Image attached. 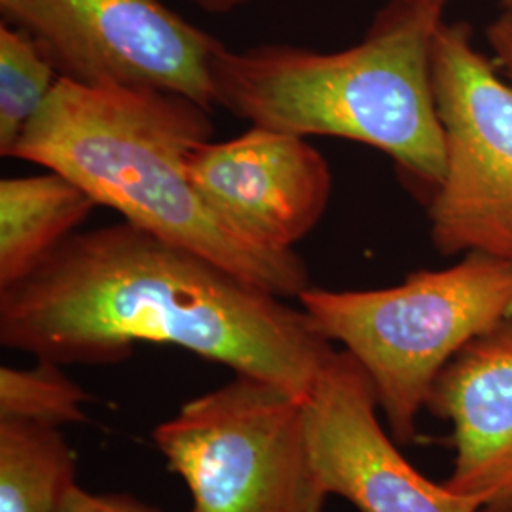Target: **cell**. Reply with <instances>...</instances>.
I'll list each match as a JSON object with an SVG mask.
<instances>
[{
	"label": "cell",
	"mask_w": 512,
	"mask_h": 512,
	"mask_svg": "<svg viewBox=\"0 0 512 512\" xmlns=\"http://www.w3.org/2000/svg\"><path fill=\"white\" fill-rule=\"evenodd\" d=\"M0 342L57 365L177 346L300 397L336 351L302 308L129 222L74 232L0 289Z\"/></svg>",
	"instance_id": "cell-1"
},
{
	"label": "cell",
	"mask_w": 512,
	"mask_h": 512,
	"mask_svg": "<svg viewBox=\"0 0 512 512\" xmlns=\"http://www.w3.org/2000/svg\"><path fill=\"white\" fill-rule=\"evenodd\" d=\"M211 110L173 93L88 88L59 78L8 158L57 171L124 222L205 256L279 298L310 289L296 251L234 230L192 183L188 160L211 141Z\"/></svg>",
	"instance_id": "cell-2"
},
{
	"label": "cell",
	"mask_w": 512,
	"mask_h": 512,
	"mask_svg": "<svg viewBox=\"0 0 512 512\" xmlns=\"http://www.w3.org/2000/svg\"><path fill=\"white\" fill-rule=\"evenodd\" d=\"M440 21L389 0L348 50L224 46L211 65L215 105L251 126L376 148L431 198L444 175L431 82V40Z\"/></svg>",
	"instance_id": "cell-3"
},
{
	"label": "cell",
	"mask_w": 512,
	"mask_h": 512,
	"mask_svg": "<svg viewBox=\"0 0 512 512\" xmlns=\"http://www.w3.org/2000/svg\"><path fill=\"white\" fill-rule=\"evenodd\" d=\"M298 302L325 338L363 366L389 435L408 444L440 372L478 336L512 319V262L469 253L387 289L310 287Z\"/></svg>",
	"instance_id": "cell-4"
},
{
	"label": "cell",
	"mask_w": 512,
	"mask_h": 512,
	"mask_svg": "<svg viewBox=\"0 0 512 512\" xmlns=\"http://www.w3.org/2000/svg\"><path fill=\"white\" fill-rule=\"evenodd\" d=\"M154 442L192 497L190 512H325L308 397L236 374L156 427Z\"/></svg>",
	"instance_id": "cell-5"
},
{
	"label": "cell",
	"mask_w": 512,
	"mask_h": 512,
	"mask_svg": "<svg viewBox=\"0 0 512 512\" xmlns=\"http://www.w3.org/2000/svg\"><path fill=\"white\" fill-rule=\"evenodd\" d=\"M431 82L444 137V175L431 194L429 236L442 256L512 262V88L478 52L469 23L440 21Z\"/></svg>",
	"instance_id": "cell-6"
},
{
	"label": "cell",
	"mask_w": 512,
	"mask_h": 512,
	"mask_svg": "<svg viewBox=\"0 0 512 512\" xmlns=\"http://www.w3.org/2000/svg\"><path fill=\"white\" fill-rule=\"evenodd\" d=\"M0 12L35 38L61 78L215 107L211 65L224 44L160 0H0Z\"/></svg>",
	"instance_id": "cell-7"
},
{
	"label": "cell",
	"mask_w": 512,
	"mask_h": 512,
	"mask_svg": "<svg viewBox=\"0 0 512 512\" xmlns=\"http://www.w3.org/2000/svg\"><path fill=\"white\" fill-rule=\"evenodd\" d=\"M378 414L363 366L334 351L308 395L311 452L327 494L359 512H478L473 499L421 475Z\"/></svg>",
	"instance_id": "cell-8"
},
{
	"label": "cell",
	"mask_w": 512,
	"mask_h": 512,
	"mask_svg": "<svg viewBox=\"0 0 512 512\" xmlns=\"http://www.w3.org/2000/svg\"><path fill=\"white\" fill-rule=\"evenodd\" d=\"M188 171L222 219L270 249L294 251L329 209V162L293 133L251 126L230 141H205Z\"/></svg>",
	"instance_id": "cell-9"
},
{
	"label": "cell",
	"mask_w": 512,
	"mask_h": 512,
	"mask_svg": "<svg viewBox=\"0 0 512 512\" xmlns=\"http://www.w3.org/2000/svg\"><path fill=\"white\" fill-rule=\"evenodd\" d=\"M427 410L452 427L456 456L444 484L478 512H512V319L454 357Z\"/></svg>",
	"instance_id": "cell-10"
},
{
	"label": "cell",
	"mask_w": 512,
	"mask_h": 512,
	"mask_svg": "<svg viewBox=\"0 0 512 512\" xmlns=\"http://www.w3.org/2000/svg\"><path fill=\"white\" fill-rule=\"evenodd\" d=\"M97 203L69 177L48 169L42 175L0 181V289L31 274Z\"/></svg>",
	"instance_id": "cell-11"
},
{
	"label": "cell",
	"mask_w": 512,
	"mask_h": 512,
	"mask_svg": "<svg viewBox=\"0 0 512 512\" xmlns=\"http://www.w3.org/2000/svg\"><path fill=\"white\" fill-rule=\"evenodd\" d=\"M74 475L73 450L59 427L0 420V512H59Z\"/></svg>",
	"instance_id": "cell-12"
},
{
	"label": "cell",
	"mask_w": 512,
	"mask_h": 512,
	"mask_svg": "<svg viewBox=\"0 0 512 512\" xmlns=\"http://www.w3.org/2000/svg\"><path fill=\"white\" fill-rule=\"evenodd\" d=\"M44 50L18 27L0 25V156L8 158L59 82Z\"/></svg>",
	"instance_id": "cell-13"
},
{
	"label": "cell",
	"mask_w": 512,
	"mask_h": 512,
	"mask_svg": "<svg viewBox=\"0 0 512 512\" xmlns=\"http://www.w3.org/2000/svg\"><path fill=\"white\" fill-rule=\"evenodd\" d=\"M86 391L74 384L61 365L38 359L33 368H0V420L33 421L59 427L82 423Z\"/></svg>",
	"instance_id": "cell-14"
},
{
	"label": "cell",
	"mask_w": 512,
	"mask_h": 512,
	"mask_svg": "<svg viewBox=\"0 0 512 512\" xmlns=\"http://www.w3.org/2000/svg\"><path fill=\"white\" fill-rule=\"evenodd\" d=\"M59 512H158L129 495L90 494L78 484L65 497Z\"/></svg>",
	"instance_id": "cell-15"
},
{
	"label": "cell",
	"mask_w": 512,
	"mask_h": 512,
	"mask_svg": "<svg viewBox=\"0 0 512 512\" xmlns=\"http://www.w3.org/2000/svg\"><path fill=\"white\" fill-rule=\"evenodd\" d=\"M486 38L494 54L497 69L512 88V6L501 10V14L488 25Z\"/></svg>",
	"instance_id": "cell-16"
},
{
	"label": "cell",
	"mask_w": 512,
	"mask_h": 512,
	"mask_svg": "<svg viewBox=\"0 0 512 512\" xmlns=\"http://www.w3.org/2000/svg\"><path fill=\"white\" fill-rule=\"evenodd\" d=\"M393 4L406 8V10H414V12H423V14H433V16H439L442 18V12H444V6L450 2V0H391ZM501 6L507 8L512 6V0H501Z\"/></svg>",
	"instance_id": "cell-17"
},
{
	"label": "cell",
	"mask_w": 512,
	"mask_h": 512,
	"mask_svg": "<svg viewBox=\"0 0 512 512\" xmlns=\"http://www.w3.org/2000/svg\"><path fill=\"white\" fill-rule=\"evenodd\" d=\"M196 6H200L205 12H213V14H224L230 12L234 8H238L241 4L249 2V0H192Z\"/></svg>",
	"instance_id": "cell-18"
}]
</instances>
